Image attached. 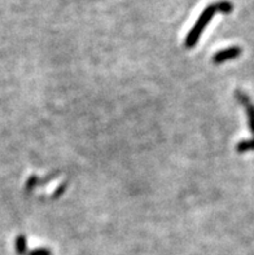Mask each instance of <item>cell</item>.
<instances>
[{
  "label": "cell",
  "instance_id": "cell-1",
  "mask_svg": "<svg viewBox=\"0 0 254 255\" xmlns=\"http://www.w3.org/2000/svg\"><path fill=\"white\" fill-rule=\"evenodd\" d=\"M216 12H218V5H216V3L210 4V5H208V7L205 8L204 11H202L201 16H200L197 21L195 22L194 27H192L190 33L187 34L186 40H184V47H186V48H194L195 45L197 44L202 33H204L205 27L208 26V23L212 21Z\"/></svg>",
  "mask_w": 254,
  "mask_h": 255
},
{
  "label": "cell",
  "instance_id": "cell-2",
  "mask_svg": "<svg viewBox=\"0 0 254 255\" xmlns=\"http://www.w3.org/2000/svg\"><path fill=\"white\" fill-rule=\"evenodd\" d=\"M241 53H243V49L240 48V47H237V45L228 47V48L222 49L219 52L214 53V56H213V64L219 65L226 62V61L235 60L236 57H239Z\"/></svg>",
  "mask_w": 254,
  "mask_h": 255
},
{
  "label": "cell",
  "instance_id": "cell-3",
  "mask_svg": "<svg viewBox=\"0 0 254 255\" xmlns=\"http://www.w3.org/2000/svg\"><path fill=\"white\" fill-rule=\"evenodd\" d=\"M236 98L239 100L240 104H243L245 106V112H247L248 116V123H249V128H251V132L254 135V105L252 104L251 98H248L247 95L241 92V91H236L235 92Z\"/></svg>",
  "mask_w": 254,
  "mask_h": 255
},
{
  "label": "cell",
  "instance_id": "cell-4",
  "mask_svg": "<svg viewBox=\"0 0 254 255\" xmlns=\"http://www.w3.org/2000/svg\"><path fill=\"white\" fill-rule=\"evenodd\" d=\"M15 250L19 255L27 254V241L26 237L23 236V235H20V236H17V238H16Z\"/></svg>",
  "mask_w": 254,
  "mask_h": 255
},
{
  "label": "cell",
  "instance_id": "cell-5",
  "mask_svg": "<svg viewBox=\"0 0 254 255\" xmlns=\"http://www.w3.org/2000/svg\"><path fill=\"white\" fill-rule=\"evenodd\" d=\"M236 150H237L239 153H245V152H249V150H254V139L240 141V143L236 145Z\"/></svg>",
  "mask_w": 254,
  "mask_h": 255
},
{
  "label": "cell",
  "instance_id": "cell-6",
  "mask_svg": "<svg viewBox=\"0 0 254 255\" xmlns=\"http://www.w3.org/2000/svg\"><path fill=\"white\" fill-rule=\"evenodd\" d=\"M216 5H218V12H222V13H231L234 11V4L231 1H227V0L218 1Z\"/></svg>",
  "mask_w": 254,
  "mask_h": 255
},
{
  "label": "cell",
  "instance_id": "cell-7",
  "mask_svg": "<svg viewBox=\"0 0 254 255\" xmlns=\"http://www.w3.org/2000/svg\"><path fill=\"white\" fill-rule=\"evenodd\" d=\"M26 255H52V252L47 248H39L31 250V252L27 253Z\"/></svg>",
  "mask_w": 254,
  "mask_h": 255
}]
</instances>
